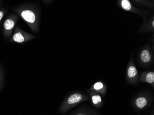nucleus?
I'll list each match as a JSON object with an SVG mask.
<instances>
[{
	"label": "nucleus",
	"mask_w": 154,
	"mask_h": 115,
	"mask_svg": "<svg viewBox=\"0 0 154 115\" xmlns=\"http://www.w3.org/2000/svg\"><path fill=\"white\" fill-rule=\"evenodd\" d=\"M19 16L17 14H10L5 19L2 25V34L6 38H9L16 27Z\"/></svg>",
	"instance_id": "7ed1b4c3"
},
{
	"label": "nucleus",
	"mask_w": 154,
	"mask_h": 115,
	"mask_svg": "<svg viewBox=\"0 0 154 115\" xmlns=\"http://www.w3.org/2000/svg\"><path fill=\"white\" fill-rule=\"evenodd\" d=\"M14 11L22 18L34 33L39 31L40 8L38 5L32 3H24L15 7Z\"/></svg>",
	"instance_id": "f257e3e1"
},
{
	"label": "nucleus",
	"mask_w": 154,
	"mask_h": 115,
	"mask_svg": "<svg viewBox=\"0 0 154 115\" xmlns=\"http://www.w3.org/2000/svg\"><path fill=\"white\" fill-rule=\"evenodd\" d=\"M91 99L94 104H98L102 101V98L100 95H93L91 97Z\"/></svg>",
	"instance_id": "9d476101"
},
{
	"label": "nucleus",
	"mask_w": 154,
	"mask_h": 115,
	"mask_svg": "<svg viewBox=\"0 0 154 115\" xmlns=\"http://www.w3.org/2000/svg\"><path fill=\"white\" fill-rule=\"evenodd\" d=\"M137 72L136 68L134 65H131L129 67L128 70V74L129 77L134 78L137 75Z\"/></svg>",
	"instance_id": "0eeeda50"
},
{
	"label": "nucleus",
	"mask_w": 154,
	"mask_h": 115,
	"mask_svg": "<svg viewBox=\"0 0 154 115\" xmlns=\"http://www.w3.org/2000/svg\"><path fill=\"white\" fill-rule=\"evenodd\" d=\"M6 13H7V10L6 8H2L0 9V23L6 14Z\"/></svg>",
	"instance_id": "f8f14e48"
},
{
	"label": "nucleus",
	"mask_w": 154,
	"mask_h": 115,
	"mask_svg": "<svg viewBox=\"0 0 154 115\" xmlns=\"http://www.w3.org/2000/svg\"><path fill=\"white\" fill-rule=\"evenodd\" d=\"M35 38V35L25 32L19 26H16L8 41L10 42L22 44L34 39Z\"/></svg>",
	"instance_id": "f03ea898"
},
{
	"label": "nucleus",
	"mask_w": 154,
	"mask_h": 115,
	"mask_svg": "<svg viewBox=\"0 0 154 115\" xmlns=\"http://www.w3.org/2000/svg\"><path fill=\"white\" fill-rule=\"evenodd\" d=\"M2 3H3V2H2V1H0V7H1Z\"/></svg>",
	"instance_id": "4468645a"
},
{
	"label": "nucleus",
	"mask_w": 154,
	"mask_h": 115,
	"mask_svg": "<svg viewBox=\"0 0 154 115\" xmlns=\"http://www.w3.org/2000/svg\"><path fill=\"white\" fill-rule=\"evenodd\" d=\"M141 59L144 63H149L151 61V55L148 50L144 49L143 50L141 53Z\"/></svg>",
	"instance_id": "39448f33"
},
{
	"label": "nucleus",
	"mask_w": 154,
	"mask_h": 115,
	"mask_svg": "<svg viewBox=\"0 0 154 115\" xmlns=\"http://www.w3.org/2000/svg\"><path fill=\"white\" fill-rule=\"evenodd\" d=\"M146 82L149 83H153L154 82V73L153 72H150L148 73L146 77Z\"/></svg>",
	"instance_id": "1a4fd4ad"
},
{
	"label": "nucleus",
	"mask_w": 154,
	"mask_h": 115,
	"mask_svg": "<svg viewBox=\"0 0 154 115\" xmlns=\"http://www.w3.org/2000/svg\"><path fill=\"white\" fill-rule=\"evenodd\" d=\"M152 26H153V27H154V21L153 20V21H152Z\"/></svg>",
	"instance_id": "2eb2a0df"
},
{
	"label": "nucleus",
	"mask_w": 154,
	"mask_h": 115,
	"mask_svg": "<svg viewBox=\"0 0 154 115\" xmlns=\"http://www.w3.org/2000/svg\"><path fill=\"white\" fill-rule=\"evenodd\" d=\"M147 104V100L144 97H139L136 100V104L138 108H143Z\"/></svg>",
	"instance_id": "423d86ee"
},
{
	"label": "nucleus",
	"mask_w": 154,
	"mask_h": 115,
	"mask_svg": "<svg viewBox=\"0 0 154 115\" xmlns=\"http://www.w3.org/2000/svg\"><path fill=\"white\" fill-rule=\"evenodd\" d=\"M82 115V114H79V115Z\"/></svg>",
	"instance_id": "dca6fc26"
},
{
	"label": "nucleus",
	"mask_w": 154,
	"mask_h": 115,
	"mask_svg": "<svg viewBox=\"0 0 154 115\" xmlns=\"http://www.w3.org/2000/svg\"><path fill=\"white\" fill-rule=\"evenodd\" d=\"M2 77H3V75H2V71L1 68H0V89L2 86Z\"/></svg>",
	"instance_id": "ddd939ff"
},
{
	"label": "nucleus",
	"mask_w": 154,
	"mask_h": 115,
	"mask_svg": "<svg viewBox=\"0 0 154 115\" xmlns=\"http://www.w3.org/2000/svg\"><path fill=\"white\" fill-rule=\"evenodd\" d=\"M94 89L97 90H99L103 89V85L101 82H97L94 85Z\"/></svg>",
	"instance_id": "9b49d317"
},
{
	"label": "nucleus",
	"mask_w": 154,
	"mask_h": 115,
	"mask_svg": "<svg viewBox=\"0 0 154 115\" xmlns=\"http://www.w3.org/2000/svg\"><path fill=\"white\" fill-rule=\"evenodd\" d=\"M82 98H83V96L80 93H74L68 98L67 99V103L69 105L76 104L81 101Z\"/></svg>",
	"instance_id": "20e7f679"
},
{
	"label": "nucleus",
	"mask_w": 154,
	"mask_h": 115,
	"mask_svg": "<svg viewBox=\"0 0 154 115\" xmlns=\"http://www.w3.org/2000/svg\"><path fill=\"white\" fill-rule=\"evenodd\" d=\"M122 7L124 10L129 11L131 9V6L130 2L128 0H122L121 2Z\"/></svg>",
	"instance_id": "6e6552de"
}]
</instances>
